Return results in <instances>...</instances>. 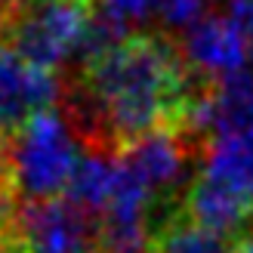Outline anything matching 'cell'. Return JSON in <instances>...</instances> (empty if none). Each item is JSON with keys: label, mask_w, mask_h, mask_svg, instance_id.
Returning <instances> with one entry per match:
<instances>
[{"label": "cell", "mask_w": 253, "mask_h": 253, "mask_svg": "<svg viewBox=\"0 0 253 253\" xmlns=\"http://www.w3.org/2000/svg\"><path fill=\"white\" fill-rule=\"evenodd\" d=\"M188 99L176 49L158 37H130L84 68L65 121L86 148L108 151L158 126H179Z\"/></svg>", "instance_id": "6da1fadb"}, {"label": "cell", "mask_w": 253, "mask_h": 253, "mask_svg": "<svg viewBox=\"0 0 253 253\" xmlns=\"http://www.w3.org/2000/svg\"><path fill=\"white\" fill-rule=\"evenodd\" d=\"M81 158L65 115L43 111L9 136V185L19 201H53L65 192Z\"/></svg>", "instance_id": "7a4b0ae2"}, {"label": "cell", "mask_w": 253, "mask_h": 253, "mask_svg": "<svg viewBox=\"0 0 253 253\" xmlns=\"http://www.w3.org/2000/svg\"><path fill=\"white\" fill-rule=\"evenodd\" d=\"M86 25H90L86 0H31L0 16V34H6V41L0 43L12 46L31 65L53 71L78 59Z\"/></svg>", "instance_id": "3957f363"}, {"label": "cell", "mask_w": 253, "mask_h": 253, "mask_svg": "<svg viewBox=\"0 0 253 253\" xmlns=\"http://www.w3.org/2000/svg\"><path fill=\"white\" fill-rule=\"evenodd\" d=\"M12 247L19 253H93L96 219L65 198L19 201Z\"/></svg>", "instance_id": "277c9868"}, {"label": "cell", "mask_w": 253, "mask_h": 253, "mask_svg": "<svg viewBox=\"0 0 253 253\" xmlns=\"http://www.w3.org/2000/svg\"><path fill=\"white\" fill-rule=\"evenodd\" d=\"M179 130L192 142L253 139V71L247 68L195 93L182 111Z\"/></svg>", "instance_id": "5b68a950"}, {"label": "cell", "mask_w": 253, "mask_h": 253, "mask_svg": "<svg viewBox=\"0 0 253 253\" xmlns=\"http://www.w3.org/2000/svg\"><path fill=\"white\" fill-rule=\"evenodd\" d=\"M195 151L201 148L179 126H158V130L133 139L130 145H124L121 161L142 179L155 204L179 210L176 195L188 179V164H192ZM201 158H204V151H201Z\"/></svg>", "instance_id": "8992f818"}, {"label": "cell", "mask_w": 253, "mask_h": 253, "mask_svg": "<svg viewBox=\"0 0 253 253\" xmlns=\"http://www.w3.org/2000/svg\"><path fill=\"white\" fill-rule=\"evenodd\" d=\"M59 96L62 86L53 71L31 65L12 46L0 43V133L6 139L31 118L53 111Z\"/></svg>", "instance_id": "52a82bcc"}, {"label": "cell", "mask_w": 253, "mask_h": 253, "mask_svg": "<svg viewBox=\"0 0 253 253\" xmlns=\"http://www.w3.org/2000/svg\"><path fill=\"white\" fill-rule=\"evenodd\" d=\"M182 59L188 68L201 71L204 78H210V84H216L247 71L250 43L225 16H207L185 31Z\"/></svg>", "instance_id": "ba28073f"}, {"label": "cell", "mask_w": 253, "mask_h": 253, "mask_svg": "<svg viewBox=\"0 0 253 253\" xmlns=\"http://www.w3.org/2000/svg\"><path fill=\"white\" fill-rule=\"evenodd\" d=\"M182 216L195 222L198 229L232 241V238L247 235V225L253 222V201L235 192V188L198 173L185 192Z\"/></svg>", "instance_id": "9c48e42d"}, {"label": "cell", "mask_w": 253, "mask_h": 253, "mask_svg": "<svg viewBox=\"0 0 253 253\" xmlns=\"http://www.w3.org/2000/svg\"><path fill=\"white\" fill-rule=\"evenodd\" d=\"M115 170L118 161L108 158V151H96V148L81 151V158L71 170V179L65 185V201H71L86 216L99 219L102 210L108 207L111 188H115Z\"/></svg>", "instance_id": "30bf717a"}, {"label": "cell", "mask_w": 253, "mask_h": 253, "mask_svg": "<svg viewBox=\"0 0 253 253\" xmlns=\"http://www.w3.org/2000/svg\"><path fill=\"white\" fill-rule=\"evenodd\" d=\"M201 176L216 179L253 201V139H213V142H207Z\"/></svg>", "instance_id": "8fae6325"}, {"label": "cell", "mask_w": 253, "mask_h": 253, "mask_svg": "<svg viewBox=\"0 0 253 253\" xmlns=\"http://www.w3.org/2000/svg\"><path fill=\"white\" fill-rule=\"evenodd\" d=\"M151 253H235V244L213 232L198 229L179 210L151 232Z\"/></svg>", "instance_id": "7c38bea8"}, {"label": "cell", "mask_w": 253, "mask_h": 253, "mask_svg": "<svg viewBox=\"0 0 253 253\" xmlns=\"http://www.w3.org/2000/svg\"><path fill=\"white\" fill-rule=\"evenodd\" d=\"M93 16L111 25L124 37H130L133 28H142L155 12V0H93Z\"/></svg>", "instance_id": "4fadbf2b"}, {"label": "cell", "mask_w": 253, "mask_h": 253, "mask_svg": "<svg viewBox=\"0 0 253 253\" xmlns=\"http://www.w3.org/2000/svg\"><path fill=\"white\" fill-rule=\"evenodd\" d=\"M207 6H210V0H155V12L164 22V28L179 31V34L195 28L198 22H204Z\"/></svg>", "instance_id": "5bb4252c"}, {"label": "cell", "mask_w": 253, "mask_h": 253, "mask_svg": "<svg viewBox=\"0 0 253 253\" xmlns=\"http://www.w3.org/2000/svg\"><path fill=\"white\" fill-rule=\"evenodd\" d=\"M225 19L250 41L253 37V0H225Z\"/></svg>", "instance_id": "9a60e30c"}, {"label": "cell", "mask_w": 253, "mask_h": 253, "mask_svg": "<svg viewBox=\"0 0 253 253\" xmlns=\"http://www.w3.org/2000/svg\"><path fill=\"white\" fill-rule=\"evenodd\" d=\"M3 188H12V185H9V139L0 133V192Z\"/></svg>", "instance_id": "2e32d148"}, {"label": "cell", "mask_w": 253, "mask_h": 253, "mask_svg": "<svg viewBox=\"0 0 253 253\" xmlns=\"http://www.w3.org/2000/svg\"><path fill=\"white\" fill-rule=\"evenodd\" d=\"M235 253H253V232H247L244 238L235 241Z\"/></svg>", "instance_id": "e0dca14e"}, {"label": "cell", "mask_w": 253, "mask_h": 253, "mask_svg": "<svg viewBox=\"0 0 253 253\" xmlns=\"http://www.w3.org/2000/svg\"><path fill=\"white\" fill-rule=\"evenodd\" d=\"M25 3H31V0H0V16H6V12L19 9V6H25Z\"/></svg>", "instance_id": "ac0fdd59"}, {"label": "cell", "mask_w": 253, "mask_h": 253, "mask_svg": "<svg viewBox=\"0 0 253 253\" xmlns=\"http://www.w3.org/2000/svg\"><path fill=\"white\" fill-rule=\"evenodd\" d=\"M0 253H16V247L6 244V241H0Z\"/></svg>", "instance_id": "d6986e66"}, {"label": "cell", "mask_w": 253, "mask_h": 253, "mask_svg": "<svg viewBox=\"0 0 253 253\" xmlns=\"http://www.w3.org/2000/svg\"><path fill=\"white\" fill-rule=\"evenodd\" d=\"M247 43H250V62H253V37H250V41H247Z\"/></svg>", "instance_id": "ffe728a7"}, {"label": "cell", "mask_w": 253, "mask_h": 253, "mask_svg": "<svg viewBox=\"0 0 253 253\" xmlns=\"http://www.w3.org/2000/svg\"><path fill=\"white\" fill-rule=\"evenodd\" d=\"M93 253H96V250H93Z\"/></svg>", "instance_id": "44dd1931"}]
</instances>
